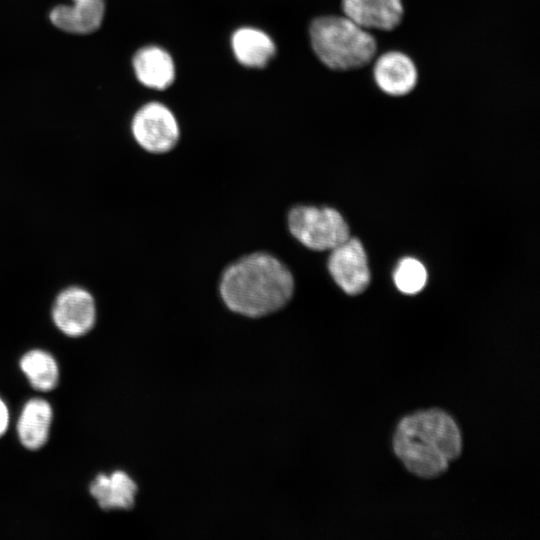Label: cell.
<instances>
[{
    "instance_id": "obj_1",
    "label": "cell",
    "mask_w": 540,
    "mask_h": 540,
    "mask_svg": "<svg viewBox=\"0 0 540 540\" xmlns=\"http://www.w3.org/2000/svg\"><path fill=\"white\" fill-rule=\"evenodd\" d=\"M294 290L290 269L264 251L236 259L222 271L219 281V293L225 306L236 314L252 318L284 308Z\"/></svg>"
},
{
    "instance_id": "obj_2",
    "label": "cell",
    "mask_w": 540,
    "mask_h": 540,
    "mask_svg": "<svg viewBox=\"0 0 540 540\" xmlns=\"http://www.w3.org/2000/svg\"><path fill=\"white\" fill-rule=\"evenodd\" d=\"M392 447L396 457L414 476L432 479L443 475L462 452V435L455 418L440 408L409 413L397 423Z\"/></svg>"
},
{
    "instance_id": "obj_3",
    "label": "cell",
    "mask_w": 540,
    "mask_h": 540,
    "mask_svg": "<svg viewBox=\"0 0 540 540\" xmlns=\"http://www.w3.org/2000/svg\"><path fill=\"white\" fill-rule=\"evenodd\" d=\"M312 49L329 69L348 71L371 63L377 52L372 34L346 16L325 15L309 26Z\"/></svg>"
},
{
    "instance_id": "obj_4",
    "label": "cell",
    "mask_w": 540,
    "mask_h": 540,
    "mask_svg": "<svg viewBox=\"0 0 540 540\" xmlns=\"http://www.w3.org/2000/svg\"><path fill=\"white\" fill-rule=\"evenodd\" d=\"M287 228L294 239L313 251L332 250L349 238L344 218L331 207L293 206L287 213Z\"/></svg>"
},
{
    "instance_id": "obj_5",
    "label": "cell",
    "mask_w": 540,
    "mask_h": 540,
    "mask_svg": "<svg viewBox=\"0 0 540 540\" xmlns=\"http://www.w3.org/2000/svg\"><path fill=\"white\" fill-rule=\"evenodd\" d=\"M131 132L140 148L156 155L170 152L180 139L176 117L159 102H149L138 109L132 118Z\"/></svg>"
},
{
    "instance_id": "obj_6",
    "label": "cell",
    "mask_w": 540,
    "mask_h": 540,
    "mask_svg": "<svg viewBox=\"0 0 540 540\" xmlns=\"http://www.w3.org/2000/svg\"><path fill=\"white\" fill-rule=\"evenodd\" d=\"M96 302L92 293L82 286L62 289L52 304V320L65 335L80 337L92 330L96 322Z\"/></svg>"
},
{
    "instance_id": "obj_7",
    "label": "cell",
    "mask_w": 540,
    "mask_h": 540,
    "mask_svg": "<svg viewBox=\"0 0 540 540\" xmlns=\"http://www.w3.org/2000/svg\"><path fill=\"white\" fill-rule=\"evenodd\" d=\"M330 251L327 267L335 283L349 295L362 293L370 283V271L361 242L349 237Z\"/></svg>"
},
{
    "instance_id": "obj_8",
    "label": "cell",
    "mask_w": 540,
    "mask_h": 540,
    "mask_svg": "<svg viewBox=\"0 0 540 540\" xmlns=\"http://www.w3.org/2000/svg\"><path fill=\"white\" fill-rule=\"evenodd\" d=\"M373 78L383 93L392 97H401L409 94L416 87L418 71L407 54L400 51H387L375 61Z\"/></svg>"
},
{
    "instance_id": "obj_9",
    "label": "cell",
    "mask_w": 540,
    "mask_h": 540,
    "mask_svg": "<svg viewBox=\"0 0 540 540\" xmlns=\"http://www.w3.org/2000/svg\"><path fill=\"white\" fill-rule=\"evenodd\" d=\"M346 17L364 29L390 31L403 19L402 0H342Z\"/></svg>"
},
{
    "instance_id": "obj_10",
    "label": "cell",
    "mask_w": 540,
    "mask_h": 540,
    "mask_svg": "<svg viewBox=\"0 0 540 540\" xmlns=\"http://www.w3.org/2000/svg\"><path fill=\"white\" fill-rule=\"evenodd\" d=\"M105 14V0H75L57 5L49 20L58 29L72 34H90L98 30Z\"/></svg>"
},
{
    "instance_id": "obj_11",
    "label": "cell",
    "mask_w": 540,
    "mask_h": 540,
    "mask_svg": "<svg viewBox=\"0 0 540 540\" xmlns=\"http://www.w3.org/2000/svg\"><path fill=\"white\" fill-rule=\"evenodd\" d=\"M138 81L152 89L163 90L175 78V65L170 54L158 46L139 49L132 60Z\"/></svg>"
},
{
    "instance_id": "obj_12",
    "label": "cell",
    "mask_w": 540,
    "mask_h": 540,
    "mask_svg": "<svg viewBox=\"0 0 540 540\" xmlns=\"http://www.w3.org/2000/svg\"><path fill=\"white\" fill-rule=\"evenodd\" d=\"M237 61L249 68H263L273 58L276 47L271 37L260 29L242 27L231 37Z\"/></svg>"
},
{
    "instance_id": "obj_13",
    "label": "cell",
    "mask_w": 540,
    "mask_h": 540,
    "mask_svg": "<svg viewBox=\"0 0 540 540\" xmlns=\"http://www.w3.org/2000/svg\"><path fill=\"white\" fill-rule=\"evenodd\" d=\"M89 491L103 510L130 509L134 505L137 485L125 472L116 471L110 476L99 474Z\"/></svg>"
},
{
    "instance_id": "obj_14",
    "label": "cell",
    "mask_w": 540,
    "mask_h": 540,
    "mask_svg": "<svg viewBox=\"0 0 540 540\" xmlns=\"http://www.w3.org/2000/svg\"><path fill=\"white\" fill-rule=\"evenodd\" d=\"M52 422V409L43 399H32L23 408L17 431L21 443L30 450L41 448L47 441Z\"/></svg>"
},
{
    "instance_id": "obj_15",
    "label": "cell",
    "mask_w": 540,
    "mask_h": 540,
    "mask_svg": "<svg viewBox=\"0 0 540 540\" xmlns=\"http://www.w3.org/2000/svg\"><path fill=\"white\" fill-rule=\"evenodd\" d=\"M20 367L36 390L50 391L58 384L59 370L57 363L45 351H29L22 357Z\"/></svg>"
},
{
    "instance_id": "obj_16",
    "label": "cell",
    "mask_w": 540,
    "mask_h": 540,
    "mask_svg": "<svg viewBox=\"0 0 540 540\" xmlns=\"http://www.w3.org/2000/svg\"><path fill=\"white\" fill-rule=\"evenodd\" d=\"M393 279L396 287L405 294L420 292L427 281L424 265L415 258L407 257L399 261Z\"/></svg>"
},
{
    "instance_id": "obj_17",
    "label": "cell",
    "mask_w": 540,
    "mask_h": 540,
    "mask_svg": "<svg viewBox=\"0 0 540 540\" xmlns=\"http://www.w3.org/2000/svg\"><path fill=\"white\" fill-rule=\"evenodd\" d=\"M8 425V410L0 399V436L5 432Z\"/></svg>"
},
{
    "instance_id": "obj_18",
    "label": "cell",
    "mask_w": 540,
    "mask_h": 540,
    "mask_svg": "<svg viewBox=\"0 0 540 540\" xmlns=\"http://www.w3.org/2000/svg\"><path fill=\"white\" fill-rule=\"evenodd\" d=\"M71 1H75V0H71Z\"/></svg>"
}]
</instances>
